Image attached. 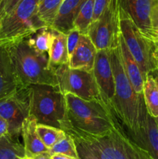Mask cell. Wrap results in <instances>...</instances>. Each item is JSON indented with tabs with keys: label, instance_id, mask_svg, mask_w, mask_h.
I'll list each match as a JSON object with an SVG mask.
<instances>
[{
	"label": "cell",
	"instance_id": "1",
	"mask_svg": "<svg viewBox=\"0 0 158 159\" xmlns=\"http://www.w3.org/2000/svg\"><path fill=\"white\" fill-rule=\"evenodd\" d=\"M114 114V113H113ZM108 131L92 134L68 124L64 131L74 140L79 159H155L130 136L114 114Z\"/></svg>",
	"mask_w": 158,
	"mask_h": 159
},
{
	"label": "cell",
	"instance_id": "2",
	"mask_svg": "<svg viewBox=\"0 0 158 159\" xmlns=\"http://www.w3.org/2000/svg\"><path fill=\"white\" fill-rule=\"evenodd\" d=\"M109 57L115 81L112 113L133 140L143 148L148 116L143 95L134 91L127 77L119 45L109 51Z\"/></svg>",
	"mask_w": 158,
	"mask_h": 159
},
{
	"label": "cell",
	"instance_id": "3",
	"mask_svg": "<svg viewBox=\"0 0 158 159\" xmlns=\"http://www.w3.org/2000/svg\"><path fill=\"white\" fill-rule=\"evenodd\" d=\"M6 48L21 88L31 85L58 87L55 68L50 63L48 54L36 51L26 40Z\"/></svg>",
	"mask_w": 158,
	"mask_h": 159
},
{
	"label": "cell",
	"instance_id": "4",
	"mask_svg": "<svg viewBox=\"0 0 158 159\" xmlns=\"http://www.w3.org/2000/svg\"><path fill=\"white\" fill-rule=\"evenodd\" d=\"M39 0H23L0 18V47L8 48L47 27L38 16Z\"/></svg>",
	"mask_w": 158,
	"mask_h": 159
},
{
	"label": "cell",
	"instance_id": "5",
	"mask_svg": "<svg viewBox=\"0 0 158 159\" xmlns=\"http://www.w3.org/2000/svg\"><path fill=\"white\" fill-rule=\"evenodd\" d=\"M28 88L31 116L37 120L39 124L63 130L70 121L64 95L58 87L31 85Z\"/></svg>",
	"mask_w": 158,
	"mask_h": 159
},
{
	"label": "cell",
	"instance_id": "6",
	"mask_svg": "<svg viewBox=\"0 0 158 159\" xmlns=\"http://www.w3.org/2000/svg\"><path fill=\"white\" fill-rule=\"evenodd\" d=\"M64 97L68 117L73 127L92 134H104L112 127L114 114L105 104L85 100L69 93Z\"/></svg>",
	"mask_w": 158,
	"mask_h": 159
},
{
	"label": "cell",
	"instance_id": "7",
	"mask_svg": "<svg viewBox=\"0 0 158 159\" xmlns=\"http://www.w3.org/2000/svg\"><path fill=\"white\" fill-rule=\"evenodd\" d=\"M120 30L125 45L138 64L144 81L154 71L153 51L156 43L149 40L139 31L128 14L121 8L119 10Z\"/></svg>",
	"mask_w": 158,
	"mask_h": 159
},
{
	"label": "cell",
	"instance_id": "8",
	"mask_svg": "<svg viewBox=\"0 0 158 159\" xmlns=\"http://www.w3.org/2000/svg\"><path fill=\"white\" fill-rule=\"evenodd\" d=\"M55 74L58 89L64 95L69 93L85 100L105 104L92 71L73 69L64 64L56 67Z\"/></svg>",
	"mask_w": 158,
	"mask_h": 159
},
{
	"label": "cell",
	"instance_id": "9",
	"mask_svg": "<svg viewBox=\"0 0 158 159\" xmlns=\"http://www.w3.org/2000/svg\"><path fill=\"white\" fill-rule=\"evenodd\" d=\"M119 0H110L100 17L90 26L87 35L98 51H111L119 45Z\"/></svg>",
	"mask_w": 158,
	"mask_h": 159
},
{
	"label": "cell",
	"instance_id": "10",
	"mask_svg": "<svg viewBox=\"0 0 158 159\" xmlns=\"http://www.w3.org/2000/svg\"><path fill=\"white\" fill-rule=\"evenodd\" d=\"M30 116L29 88L18 89L0 100V117L8 124L9 135L18 139L21 135L23 123Z\"/></svg>",
	"mask_w": 158,
	"mask_h": 159
},
{
	"label": "cell",
	"instance_id": "11",
	"mask_svg": "<svg viewBox=\"0 0 158 159\" xmlns=\"http://www.w3.org/2000/svg\"><path fill=\"white\" fill-rule=\"evenodd\" d=\"M92 72L102 93L105 105L112 113L115 81L110 61L109 51H98Z\"/></svg>",
	"mask_w": 158,
	"mask_h": 159
},
{
	"label": "cell",
	"instance_id": "12",
	"mask_svg": "<svg viewBox=\"0 0 158 159\" xmlns=\"http://www.w3.org/2000/svg\"><path fill=\"white\" fill-rule=\"evenodd\" d=\"M156 0H119L120 6L131 18L138 29L150 40L152 29L150 13Z\"/></svg>",
	"mask_w": 158,
	"mask_h": 159
},
{
	"label": "cell",
	"instance_id": "13",
	"mask_svg": "<svg viewBox=\"0 0 158 159\" xmlns=\"http://www.w3.org/2000/svg\"><path fill=\"white\" fill-rule=\"evenodd\" d=\"M98 50L87 34H81L80 40L75 51L69 57L68 65L73 69L91 72Z\"/></svg>",
	"mask_w": 158,
	"mask_h": 159
},
{
	"label": "cell",
	"instance_id": "14",
	"mask_svg": "<svg viewBox=\"0 0 158 159\" xmlns=\"http://www.w3.org/2000/svg\"><path fill=\"white\" fill-rule=\"evenodd\" d=\"M21 89L10 56L6 48L0 47V100Z\"/></svg>",
	"mask_w": 158,
	"mask_h": 159
},
{
	"label": "cell",
	"instance_id": "15",
	"mask_svg": "<svg viewBox=\"0 0 158 159\" xmlns=\"http://www.w3.org/2000/svg\"><path fill=\"white\" fill-rule=\"evenodd\" d=\"M37 120L31 115L23 123L21 135L23 139L26 158H32L40 154L49 152V149L43 144L37 134Z\"/></svg>",
	"mask_w": 158,
	"mask_h": 159
},
{
	"label": "cell",
	"instance_id": "16",
	"mask_svg": "<svg viewBox=\"0 0 158 159\" xmlns=\"http://www.w3.org/2000/svg\"><path fill=\"white\" fill-rule=\"evenodd\" d=\"M86 0H63L50 28L67 34L74 28V23Z\"/></svg>",
	"mask_w": 158,
	"mask_h": 159
},
{
	"label": "cell",
	"instance_id": "17",
	"mask_svg": "<svg viewBox=\"0 0 158 159\" xmlns=\"http://www.w3.org/2000/svg\"><path fill=\"white\" fill-rule=\"evenodd\" d=\"M119 46H120L122 63H123L124 69L126 73L127 77L134 91L138 94H143L144 79L143 78L139 65L131 55L128 48L125 45L122 34L120 36V40H119Z\"/></svg>",
	"mask_w": 158,
	"mask_h": 159
},
{
	"label": "cell",
	"instance_id": "18",
	"mask_svg": "<svg viewBox=\"0 0 158 159\" xmlns=\"http://www.w3.org/2000/svg\"><path fill=\"white\" fill-rule=\"evenodd\" d=\"M52 41L48 51V57L50 65L54 68H56L59 65L68 64L69 55L67 46L66 34L54 29H52Z\"/></svg>",
	"mask_w": 158,
	"mask_h": 159
},
{
	"label": "cell",
	"instance_id": "19",
	"mask_svg": "<svg viewBox=\"0 0 158 159\" xmlns=\"http://www.w3.org/2000/svg\"><path fill=\"white\" fill-rule=\"evenodd\" d=\"M144 102L148 114L156 119L158 117V82L153 75H149L144 81Z\"/></svg>",
	"mask_w": 158,
	"mask_h": 159
},
{
	"label": "cell",
	"instance_id": "20",
	"mask_svg": "<svg viewBox=\"0 0 158 159\" xmlns=\"http://www.w3.org/2000/svg\"><path fill=\"white\" fill-rule=\"evenodd\" d=\"M23 144L9 134L0 138V159H25Z\"/></svg>",
	"mask_w": 158,
	"mask_h": 159
},
{
	"label": "cell",
	"instance_id": "21",
	"mask_svg": "<svg viewBox=\"0 0 158 159\" xmlns=\"http://www.w3.org/2000/svg\"><path fill=\"white\" fill-rule=\"evenodd\" d=\"M94 16V0H86L81 8L74 23V28L81 34H88V29L92 23Z\"/></svg>",
	"mask_w": 158,
	"mask_h": 159
},
{
	"label": "cell",
	"instance_id": "22",
	"mask_svg": "<svg viewBox=\"0 0 158 159\" xmlns=\"http://www.w3.org/2000/svg\"><path fill=\"white\" fill-rule=\"evenodd\" d=\"M52 36L53 31L50 27H43L26 39V41L36 51L48 54L52 41Z\"/></svg>",
	"mask_w": 158,
	"mask_h": 159
},
{
	"label": "cell",
	"instance_id": "23",
	"mask_svg": "<svg viewBox=\"0 0 158 159\" xmlns=\"http://www.w3.org/2000/svg\"><path fill=\"white\" fill-rule=\"evenodd\" d=\"M63 0H39L38 16L40 20L51 27Z\"/></svg>",
	"mask_w": 158,
	"mask_h": 159
},
{
	"label": "cell",
	"instance_id": "24",
	"mask_svg": "<svg viewBox=\"0 0 158 159\" xmlns=\"http://www.w3.org/2000/svg\"><path fill=\"white\" fill-rule=\"evenodd\" d=\"M143 148L148 151L155 159H158V127L154 118L149 114L147 116L145 142Z\"/></svg>",
	"mask_w": 158,
	"mask_h": 159
},
{
	"label": "cell",
	"instance_id": "25",
	"mask_svg": "<svg viewBox=\"0 0 158 159\" xmlns=\"http://www.w3.org/2000/svg\"><path fill=\"white\" fill-rule=\"evenodd\" d=\"M37 133L49 150L65 134V132L60 129L39 124L37 125Z\"/></svg>",
	"mask_w": 158,
	"mask_h": 159
},
{
	"label": "cell",
	"instance_id": "26",
	"mask_svg": "<svg viewBox=\"0 0 158 159\" xmlns=\"http://www.w3.org/2000/svg\"><path fill=\"white\" fill-rule=\"evenodd\" d=\"M50 155H64L76 159L78 158L77 149L73 138L65 132L63 138H60L49 150Z\"/></svg>",
	"mask_w": 158,
	"mask_h": 159
},
{
	"label": "cell",
	"instance_id": "27",
	"mask_svg": "<svg viewBox=\"0 0 158 159\" xmlns=\"http://www.w3.org/2000/svg\"><path fill=\"white\" fill-rule=\"evenodd\" d=\"M67 35V46H68V55L70 56L74 53L76 48L77 47L80 40L81 34L77 30L73 28L71 30H70Z\"/></svg>",
	"mask_w": 158,
	"mask_h": 159
},
{
	"label": "cell",
	"instance_id": "28",
	"mask_svg": "<svg viewBox=\"0 0 158 159\" xmlns=\"http://www.w3.org/2000/svg\"><path fill=\"white\" fill-rule=\"evenodd\" d=\"M23 0H0V18L12 10Z\"/></svg>",
	"mask_w": 158,
	"mask_h": 159
},
{
	"label": "cell",
	"instance_id": "29",
	"mask_svg": "<svg viewBox=\"0 0 158 159\" xmlns=\"http://www.w3.org/2000/svg\"><path fill=\"white\" fill-rule=\"evenodd\" d=\"M150 23L152 29L151 35L153 34H158V0L155 2L154 5L152 7L150 13Z\"/></svg>",
	"mask_w": 158,
	"mask_h": 159
},
{
	"label": "cell",
	"instance_id": "30",
	"mask_svg": "<svg viewBox=\"0 0 158 159\" xmlns=\"http://www.w3.org/2000/svg\"><path fill=\"white\" fill-rule=\"evenodd\" d=\"M109 1L110 0H94V16L92 23L100 17Z\"/></svg>",
	"mask_w": 158,
	"mask_h": 159
},
{
	"label": "cell",
	"instance_id": "31",
	"mask_svg": "<svg viewBox=\"0 0 158 159\" xmlns=\"http://www.w3.org/2000/svg\"><path fill=\"white\" fill-rule=\"evenodd\" d=\"M153 63H154V71L152 73L154 77L158 79V44L156 43V48H155L153 54Z\"/></svg>",
	"mask_w": 158,
	"mask_h": 159
},
{
	"label": "cell",
	"instance_id": "32",
	"mask_svg": "<svg viewBox=\"0 0 158 159\" xmlns=\"http://www.w3.org/2000/svg\"><path fill=\"white\" fill-rule=\"evenodd\" d=\"M9 134L8 133V124L5 120L0 117V138L6 135Z\"/></svg>",
	"mask_w": 158,
	"mask_h": 159
},
{
	"label": "cell",
	"instance_id": "33",
	"mask_svg": "<svg viewBox=\"0 0 158 159\" xmlns=\"http://www.w3.org/2000/svg\"><path fill=\"white\" fill-rule=\"evenodd\" d=\"M31 159H50V155L49 152H44V153H42L40 155H37V156L33 157V158H32Z\"/></svg>",
	"mask_w": 158,
	"mask_h": 159
},
{
	"label": "cell",
	"instance_id": "34",
	"mask_svg": "<svg viewBox=\"0 0 158 159\" xmlns=\"http://www.w3.org/2000/svg\"><path fill=\"white\" fill-rule=\"evenodd\" d=\"M50 159H76L71 157L64 155H50Z\"/></svg>",
	"mask_w": 158,
	"mask_h": 159
},
{
	"label": "cell",
	"instance_id": "35",
	"mask_svg": "<svg viewBox=\"0 0 158 159\" xmlns=\"http://www.w3.org/2000/svg\"><path fill=\"white\" fill-rule=\"evenodd\" d=\"M150 40H152V41L154 42L155 43L158 44V34H152L151 37H150Z\"/></svg>",
	"mask_w": 158,
	"mask_h": 159
},
{
	"label": "cell",
	"instance_id": "36",
	"mask_svg": "<svg viewBox=\"0 0 158 159\" xmlns=\"http://www.w3.org/2000/svg\"><path fill=\"white\" fill-rule=\"evenodd\" d=\"M156 78V77H155ZM156 81H157V82H158V79L157 78H156ZM155 120V121H156V125H157V127H158V117H156V119H154Z\"/></svg>",
	"mask_w": 158,
	"mask_h": 159
},
{
	"label": "cell",
	"instance_id": "37",
	"mask_svg": "<svg viewBox=\"0 0 158 159\" xmlns=\"http://www.w3.org/2000/svg\"><path fill=\"white\" fill-rule=\"evenodd\" d=\"M25 159H31V158H26Z\"/></svg>",
	"mask_w": 158,
	"mask_h": 159
}]
</instances>
